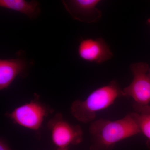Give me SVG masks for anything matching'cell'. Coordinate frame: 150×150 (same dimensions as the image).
Segmentation results:
<instances>
[{
    "label": "cell",
    "instance_id": "cell-10",
    "mask_svg": "<svg viewBox=\"0 0 150 150\" xmlns=\"http://www.w3.org/2000/svg\"><path fill=\"white\" fill-rule=\"evenodd\" d=\"M135 113L141 133L146 138L147 146L150 150V112L138 113L135 112Z\"/></svg>",
    "mask_w": 150,
    "mask_h": 150
},
{
    "label": "cell",
    "instance_id": "cell-12",
    "mask_svg": "<svg viewBox=\"0 0 150 150\" xmlns=\"http://www.w3.org/2000/svg\"><path fill=\"white\" fill-rule=\"evenodd\" d=\"M56 150H69V148H58V149Z\"/></svg>",
    "mask_w": 150,
    "mask_h": 150
},
{
    "label": "cell",
    "instance_id": "cell-4",
    "mask_svg": "<svg viewBox=\"0 0 150 150\" xmlns=\"http://www.w3.org/2000/svg\"><path fill=\"white\" fill-rule=\"evenodd\" d=\"M52 112L51 108L35 99L17 108L6 115L14 123L36 131L41 127L44 118Z\"/></svg>",
    "mask_w": 150,
    "mask_h": 150
},
{
    "label": "cell",
    "instance_id": "cell-2",
    "mask_svg": "<svg viewBox=\"0 0 150 150\" xmlns=\"http://www.w3.org/2000/svg\"><path fill=\"white\" fill-rule=\"evenodd\" d=\"M121 96H123V90L116 81H112L92 92L85 100L74 101L71 106V112L81 123L92 122L98 112L110 107Z\"/></svg>",
    "mask_w": 150,
    "mask_h": 150
},
{
    "label": "cell",
    "instance_id": "cell-5",
    "mask_svg": "<svg viewBox=\"0 0 150 150\" xmlns=\"http://www.w3.org/2000/svg\"><path fill=\"white\" fill-rule=\"evenodd\" d=\"M51 139L58 148H68L70 145L80 144L83 139V131L79 125H72L58 113L47 124Z\"/></svg>",
    "mask_w": 150,
    "mask_h": 150
},
{
    "label": "cell",
    "instance_id": "cell-1",
    "mask_svg": "<svg viewBox=\"0 0 150 150\" xmlns=\"http://www.w3.org/2000/svg\"><path fill=\"white\" fill-rule=\"evenodd\" d=\"M90 150H112L118 142L141 134L135 112L115 121L100 118L91 122Z\"/></svg>",
    "mask_w": 150,
    "mask_h": 150
},
{
    "label": "cell",
    "instance_id": "cell-8",
    "mask_svg": "<svg viewBox=\"0 0 150 150\" xmlns=\"http://www.w3.org/2000/svg\"><path fill=\"white\" fill-rule=\"evenodd\" d=\"M28 63L25 59L18 57L16 59L0 60V90L6 89L18 75H25Z\"/></svg>",
    "mask_w": 150,
    "mask_h": 150
},
{
    "label": "cell",
    "instance_id": "cell-3",
    "mask_svg": "<svg viewBox=\"0 0 150 150\" xmlns=\"http://www.w3.org/2000/svg\"><path fill=\"white\" fill-rule=\"evenodd\" d=\"M130 69L134 78L131 84L123 90V96L130 97L134 100L133 107L135 112H150L149 65L145 62H138L132 64Z\"/></svg>",
    "mask_w": 150,
    "mask_h": 150
},
{
    "label": "cell",
    "instance_id": "cell-14",
    "mask_svg": "<svg viewBox=\"0 0 150 150\" xmlns=\"http://www.w3.org/2000/svg\"><path fill=\"white\" fill-rule=\"evenodd\" d=\"M148 75H149V76L150 77V68H149V71H148Z\"/></svg>",
    "mask_w": 150,
    "mask_h": 150
},
{
    "label": "cell",
    "instance_id": "cell-9",
    "mask_svg": "<svg viewBox=\"0 0 150 150\" xmlns=\"http://www.w3.org/2000/svg\"><path fill=\"white\" fill-rule=\"evenodd\" d=\"M0 6L21 13L31 19L37 18L40 13V4L37 1L24 0H0Z\"/></svg>",
    "mask_w": 150,
    "mask_h": 150
},
{
    "label": "cell",
    "instance_id": "cell-6",
    "mask_svg": "<svg viewBox=\"0 0 150 150\" xmlns=\"http://www.w3.org/2000/svg\"><path fill=\"white\" fill-rule=\"evenodd\" d=\"M77 52L79 57L84 61L99 64L113 56L110 48L102 38L83 39L78 46Z\"/></svg>",
    "mask_w": 150,
    "mask_h": 150
},
{
    "label": "cell",
    "instance_id": "cell-13",
    "mask_svg": "<svg viewBox=\"0 0 150 150\" xmlns=\"http://www.w3.org/2000/svg\"><path fill=\"white\" fill-rule=\"evenodd\" d=\"M147 23L150 26V18L148 19L147 21Z\"/></svg>",
    "mask_w": 150,
    "mask_h": 150
},
{
    "label": "cell",
    "instance_id": "cell-7",
    "mask_svg": "<svg viewBox=\"0 0 150 150\" xmlns=\"http://www.w3.org/2000/svg\"><path fill=\"white\" fill-rule=\"evenodd\" d=\"M100 0H72L63 1L65 8L75 20L93 23L101 18L102 13L97 8Z\"/></svg>",
    "mask_w": 150,
    "mask_h": 150
},
{
    "label": "cell",
    "instance_id": "cell-11",
    "mask_svg": "<svg viewBox=\"0 0 150 150\" xmlns=\"http://www.w3.org/2000/svg\"><path fill=\"white\" fill-rule=\"evenodd\" d=\"M0 150H11L3 139H1L0 140Z\"/></svg>",
    "mask_w": 150,
    "mask_h": 150
}]
</instances>
